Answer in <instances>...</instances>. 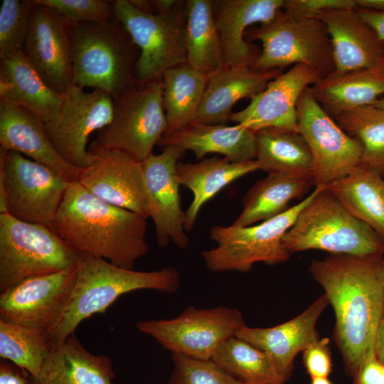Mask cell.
I'll use <instances>...</instances> for the list:
<instances>
[{"label":"cell","mask_w":384,"mask_h":384,"mask_svg":"<svg viewBox=\"0 0 384 384\" xmlns=\"http://www.w3.org/2000/svg\"><path fill=\"white\" fill-rule=\"evenodd\" d=\"M298 132L304 137L314 161L313 184L324 187L362 164L360 141L347 134L316 101L309 87L297 104Z\"/></svg>","instance_id":"cell-13"},{"label":"cell","mask_w":384,"mask_h":384,"mask_svg":"<svg viewBox=\"0 0 384 384\" xmlns=\"http://www.w3.org/2000/svg\"><path fill=\"white\" fill-rule=\"evenodd\" d=\"M282 70H259L252 66L223 67L208 78L194 122L225 124L232 108L241 99L252 98L282 73Z\"/></svg>","instance_id":"cell-24"},{"label":"cell","mask_w":384,"mask_h":384,"mask_svg":"<svg viewBox=\"0 0 384 384\" xmlns=\"http://www.w3.org/2000/svg\"><path fill=\"white\" fill-rule=\"evenodd\" d=\"M114 100L112 119L97 132L88 151L95 155L119 150L142 162L166 128L162 80L136 84Z\"/></svg>","instance_id":"cell-9"},{"label":"cell","mask_w":384,"mask_h":384,"mask_svg":"<svg viewBox=\"0 0 384 384\" xmlns=\"http://www.w3.org/2000/svg\"><path fill=\"white\" fill-rule=\"evenodd\" d=\"M319 18L331 41L334 71L370 67L384 58V41L356 8L330 11Z\"/></svg>","instance_id":"cell-23"},{"label":"cell","mask_w":384,"mask_h":384,"mask_svg":"<svg viewBox=\"0 0 384 384\" xmlns=\"http://www.w3.org/2000/svg\"><path fill=\"white\" fill-rule=\"evenodd\" d=\"M260 169L313 182L314 161L304 137L296 131L266 128L255 132Z\"/></svg>","instance_id":"cell-31"},{"label":"cell","mask_w":384,"mask_h":384,"mask_svg":"<svg viewBox=\"0 0 384 384\" xmlns=\"http://www.w3.org/2000/svg\"><path fill=\"white\" fill-rule=\"evenodd\" d=\"M114 105L113 97L102 90L68 87L58 116L44 123L48 137L65 161L80 169L93 163L95 155L87 146L90 137L110 123Z\"/></svg>","instance_id":"cell-14"},{"label":"cell","mask_w":384,"mask_h":384,"mask_svg":"<svg viewBox=\"0 0 384 384\" xmlns=\"http://www.w3.org/2000/svg\"><path fill=\"white\" fill-rule=\"evenodd\" d=\"M324 188L384 241V178L377 171L362 163Z\"/></svg>","instance_id":"cell-30"},{"label":"cell","mask_w":384,"mask_h":384,"mask_svg":"<svg viewBox=\"0 0 384 384\" xmlns=\"http://www.w3.org/2000/svg\"><path fill=\"white\" fill-rule=\"evenodd\" d=\"M54 10L68 26L100 22L114 18L112 1L36 0Z\"/></svg>","instance_id":"cell-40"},{"label":"cell","mask_w":384,"mask_h":384,"mask_svg":"<svg viewBox=\"0 0 384 384\" xmlns=\"http://www.w3.org/2000/svg\"><path fill=\"white\" fill-rule=\"evenodd\" d=\"M33 2L23 53L45 82L63 94L73 82L69 26L51 8Z\"/></svg>","instance_id":"cell-16"},{"label":"cell","mask_w":384,"mask_h":384,"mask_svg":"<svg viewBox=\"0 0 384 384\" xmlns=\"http://www.w3.org/2000/svg\"><path fill=\"white\" fill-rule=\"evenodd\" d=\"M284 0H216L213 15L219 33L223 67L252 66L260 51L245 34L255 23H267L282 9Z\"/></svg>","instance_id":"cell-20"},{"label":"cell","mask_w":384,"mask_h":384,"mask_svg":"<svg viewBox=\"0 0 384 384\" xmlns=\"http://www.w3.org/2000/svg\"><path fill=\"white\" fill-rule=\"evenodd\" d=\"M247 41H259L262 50L252 67L259 70H282L304 64L322 77L335 70L331 41L319 18L299 16L282 9L270 22L252 26Z\"/></svg>","instance_id":"cell-7"},{"label":"cell","mask_w":384,"mask_h":384,"mask_svg":"<svg viewBox=\"0 0 384 384\" xmlns=\"http://www.w3.org/2000/svg\"><path fill=\"white\" fill-rule=\"evenodd\" d=\"M334 119L361 143L362 163L384 178V110L370 105L343 112Z\"/></svg>","instance_id":"cell-36"},{"label":"cell","mask_w":384,"mask_h":384,"mask_svg":"<svg viewBox=\"0 0 384 384\" xmlns=\"http://www.w3.org/2000/svg\"><path fill=\"white\" fill-rule=\"evenodd\" d=\"M68 26L72 85L102 90L115 100L137 84L134 71L139 50L115 17Z\"/></svg>","instance_id":"cell-4"},{"label":"cell","mask_w":384,"mask_h":384,"mask_svg":"<svg viewBox=\"0 0 384 384\" xmlns=\"http://www.w3.org/2000/svg\"><path fill=\"white\" fill-rule=\"evenodd\" d=\"M321 78V75L309 65H294L253 96L246 107L233 112L230 120L255 133L266 128L298 132L299 100L304 91Z\"/></svg>","instance_id":"cell-17"},{"label":"cell","mask_w":384,"mask_h":384,"mask_svg":"<svg viewBox=\"0 0 384 384\" xmlns=\"http://www.w3.org/2000/svg\"><path fill=\"white\" fill-rule=\"evenodd\" d=\"M310 384H333L329 378H311Z\"/></svg>","instance_id":"cell-48"},{"label":"cell","mask_w":384,"mask_h":384,"mask_svg":"<svg viewBox=\"0 0 384 384\" xmlns=\"http://www.w3.org/2000/svg\"><path fill=\"white\" fill-rule=\"evenodd\" d=\"M147 218L108 203L71 182L51 225L76 252L133 269L149 252Z\"/></svg>","instance_id":"cell-2"},{"label":"cell","mask_w":384,"mask_h":384,"mask_svg":"<svg viewBox=\"0 0 384 384\" xmlns=\"http://www.w3.org/2000/svg\"><path fill=\"white\" fill-rule=\"evenodd\" d=\"M258 169L260 165L256 159L233 162L226 157H213L193 164L178 162L177 180L193 195L185 212L186 231L193 228L201 207L229 183Z\"/></svg>","instance_id":"cell-29"},{"label":"cell","mask_w":384,"mask_h":384,"mask_svg":"<svg viewBox=\"0 0 384 384\" xmlns=\"http://www.w3.org/2000/svg\"><path fill=\"white\" fill-rule=\"evenodd\" d=\"M174 369L168 384H242L214 361L172 353Z\"/></svg>","instance_id":"cell-39"},{"label":"cell","mask_w":384,"mask_h":384,"mask_svg":"<svg viewBox=\"0 0 384 384\" xmlns=\"http://www.w3.org/2000/svg\"><path fill=\"white\" fill-rule=\"evenodd\" d=\"M328 304L327 297L323 294L291 320L267 328L245 325L235 336L265 352L287 382L291 377L297 355L319 338L316 324Z\"/></svg>","instance_id":"cell-21"},{"label":"cell","mask_w":384,"mask_h":384,"mask_svg":"<svg viewBox=\"0 0 384 384\" xmlns=\"http://www.w3.org/2000/svg\"><path fill=\"white\" fill-rule=\"evenodd\" d=\"M64 93L52 90L23 51L0 57V100L21 107L43 123L58 114Z\"/></svg>","instance_id":"cell-25"},{"label":"cell","mask_w":384,"mask_h":384,"mask_svg":"<svg viewBox=\"0 0 384 384\" xmlns=\"http://www.w3.org/2000/svg\"><path fill=\"white\" fill-rule=\"evenodd\" d=\"M290 254L309 250L361 257L384 255V241L324 187L302 209L283 238Z\"/></svg>","instance_id":"cell-5"},{"label":"cell","mask_w":384,"mask_h":384,"mask_svg":"<svg viewBox=\"0 0 384 384\" xmlns=\"http://www.w3.org/2000/svg\"><path fill=\"white\" fill-rule=\"evenodd\" d=\"M321 188L315 186L299 203L258 225L213 226L210 238L217 245L202 252L207 268L214 272H246L257 262L276 265L288 260L291 254L284 243V236Z\"/></svg>","instance_id":"cell-6"},{"label":"cell","mask_w":384,"mask_h":384,"mask_svg":"<svg viewBox=\"0 0 384 384\" xmlns=\"http://www.w3.org/2000/svg\"><path fill=\"white\" fill-rule=\"evenodd\" d=\"M374 353L377 358L384 364V315L377 332Z\"/></svg>","instance_id":"cell-46"},{"label":"cell","mask_w":384,"mask_h":384,"mask_svg":"<svg viewBox=\"0 0 384 384\" xmlns=\"http://www.w3.org/2000/svg\"><path fill=\"white\" fill-rule=\"evenodd\" d=\"M245 323L238 309L188 307L171 319L139 321V331L153 337L171 353L201 360H210L216 350L235 336Z\"/></svg>","instance_id":"cell-12"},{"label":"cell","mask_w":384,"mask_h":384,"mask_svg":"<svg viewBox=\"0 0 384 384\" xmlns=\"http://www.w3.org/2000/svg\"><path fill=\"white\" fill-rule=\"evenodd\" d=\"M70 183L19 152L0 150V213L51 228Z\"/></svg>","instance_id":"cell-11"},{"label":"cell","mask_w":384,"mask_h":384,"mask_svg":"<svg viewBox=\"0 0 384 384\" xmlns=\"http://www.w3.org/2000/svg\"><path fill=\"white\" fill-rule=\"evenodd\" d=\"M175 146H167L160 154H151L142 163L146 186L149 217L154 221L160 247L170 242L186 249L188 238L184 227L185 212L181 206L176 166L183 155Z\"/></svg>","instance_id":"cell-18"},{"label":"cell","mask_w":384,"mask_h":384,"mask_svg":"<svg viewBox=\"0 0 384 384\" xmlns=\"http://www.w3.org/2000/svg\"><path fill=\"white\" fill-rule=\"evenodd\" d=\"M314 186L308 179L268 174L257 181L242 200V210L233 224L245 227L274 218L289 209V203L302 197Z\"/></svg>","instance_id":"cell-32"},{"label":"cell","mask_w":384,"mask_h":384,"mask_svg":"<svg viewBox=\"0 0 384 384\" xmlns=\"http://www.w3.org/2000/svg\"><path fill=\"white\" fill-rule=\"evenodd\" d=\"M51 346L44 332L0 319V358L36 378Z\"/></svg>","instance_id":"cell-37"},{"label":"cell","mask_w":384,"mask_h":384,"mask_svg":"<svg viewBox=\"0 0 384 384\" xmlns=\"http://www.w3.org/2000/svg\"><path fill=\"white\" fill-rule=\"evenodd\" d=\"M303 361L311 378H328L332 368L329 339L319 338L310 344L303 351Z\"/></svg>","instance_id":"cell-42"},{"label":"cell","mask_w":384,"mask_h":384,"mask_svg":"<svg viewBox=\"0 0 384 384\" xmlns=\"http://www.w3.org/2000/svg\"><path fill=\"white\" fill-rule=\"evenodd\" d=\"M33 0H3L0 7V57L23 51Z\"/></svg>","instance_id":"cell-38"},{"label":"cell","mask_w":384,"mask_h":384,"mask_svg":"<svg viewBox=\"0 0 384 384\" xmlns=\"http://www.w3.org/2000/svg\"><path fill=\"white\" fill-rule=\"evenodd\" d=\"M355 8V0H284L282 9L291 14L319 18L330 11Z\"/></svg>","instance_id":"cell-41"},{"label":"cell","mask_w":384,"mask_h":384,"mask_svg":"<svg viewBox=\"0 0 384 384\" xmlns=\"http://www.w3.org/2000/svg\"><path fill=\"white\" fill-rule=\"evenodd\" d=\"M359 14L378 32L384 41V12H376L356 8Z\"/></svg>","instance_id":"cell-45"},{"label":"cell","mask_w":384,"mask_h":384,"mask_svg":"<svg viewBox=\"0 0 384 384\" xmlns=\"http://www.w3.org/2000/svg\"><path fill=\"white\" fill-rule=\"evenodd\" d=\"M309 90L334 119L348 110L373 105L384 95V58L370 67L334 71L319 79Z\"/></svg>","instance_id":"cell-26"},{"label":"cell","mask_w":384,"mask_h":384,"mask_svg":"<svg viewBox=\"0 0 384 384\" xmlns=\"http://www.w3.org/2000/svg\"><path fill=\"white\" fill-rule=\"evenodd\" d=\"M30 375L6 360L0 361V384H29Z\"/></svg>","instance_id":"cell-44"},{"label":"cell","mask_w":384,"mask_h":384,"mask_svg":"<svg viewBox=\"0 0 384 384\" xmlns=\"http://www.w3.org/2000/svg\"><path fill=\"white\" fill-rule=\"evenodd\" d=\"M373 105L378 107H379V108H381V109L384 110V97L380 98L379 100H378Z\"/></svg>","instance_id":"cell-49"},{"label":"cell","mask_w":384,"mask_h":384,"mask_svg":"<svg viewBox=\"0 0 384 384\" xmlns=\"http://www.w3.org/2000/svg\"><path fill=\"white\" fill-rule=\"evenodd\" d=\"M114 17L139 50L134 76L137 84L162 80L164 72L187 63L184 44L186 1L167 13H150L131 0L112 1Z\"/></svg>","instance_id":"cell-10"},{"label":"cell","mask_w":384,"mask_h":384,"mask_svg":"<svg viewBox=\"0 0 384 384\" xmlns=\"http://www.w3.org/2000/svg\"><path fill=\"white\" fill-rule=\"evenodd\" d=\"M78 182L108 203L149 217L142 163L124 151L95 154L93 163L82 169Z\"/></svg>","instance_id":"cell-19"},{"label":"cell","mask_w":384,"mask_h":384,"mask_svg":"<svg viewBox=\"0 0 384 384\" xmlns=\"http://www.w3.org/2000/svg\"><path fill=\"white\" fill-rule=\"evenodd\" d=\"M309 272L334 309V337L353 378L374 352L384 315V257L331 255L313 260Z\"/></svg>","instance_id":"cell-1"},{"label":"cell","mask_w":384,"mask_h":384,"mask_svg":"<svg viewBox=\"0 0 384 384\" xmlns=\"http://www.w3.org/2000/svg\"><path fill=\"white\" fill-rule=\"evenodd\" d=\"M207 80L206 76L187 63L164 72L163 106L166 128L163 136L174 134L195 122Z\"/></svg>","instance_id":"cell-33"},{"label":"cell","mask_w":384,"mask_h":384,"mask_svg":"<svg viewBox=\"0 0 384 384\" xmlns=\"http://www.w3.org/2000/svg\"><path fill=\"white\" fill-rule=\"evenodd\" d=\"M158 146H175L190 150L198 160L210 153L220 154L233 162L255 159V133L240 124H208L193 122L169 136H163Z\"/></svg>","instance_id":"cell-28"},{"label":"cell","mask_w":384,"mask_h":384,"mask_svg":"<svg viewBox=\"0 0 384 384\" xmlns=\"http://www.w3.org/2000/svg\"><path fill=\"white\" fill-rule=\"evenodd\" d=\"M81 255L51 228L0 213V292L76 265Z\"/></svg>","instance_id":"cell-8"},{"label":"cell","mask_w":384,"mask_h":384,"mask_svg":"<svg viewBox=\"0 0 384 384\" xmlns=\"http://www.w3.org/2000/svg\"><path fill=\"white\" fill-rule=\"evenodd\" d=\"M211 360L242 384H284L272 361L263 351L233 336Z\"/></svg>","instance_id":"cell-35"},{"label":"cell","mask_w":384,"mask_h":384,"mask_svg":"<svg viewBox=\"0 0 384 384\" xmlns=\"http://www.w3.org/2000/svg\"><path fill=\"white\" fill-rule=\"evenodd\" d=\"M180 282V273L173 267L137 271L82 254L71 294L58 319L45 332L47 340L51 347L61 344L82 321L95 314L105 313L126 293L141 289L174 293Z\"/></svg>","instance_id":"cell-3"},{"label":"cell","mask_w":384,"mask_h":384,"mask_svg":"<svg viewBox=\"0 0 384 384\" xmlns=\"http://www.w3.org/2000/svg\"><path fill=\"white\" fill-rule=\"evenodd\" d=\"M353 384H384V364L371 353L353 377Z\"/></svg>","instance_id":"cell-43"},{"label":"cell","mask_w":384,"mask_h":384,"mask_svg":"<svg viewBox=\"0 0 384 384\" xmlns=\"http://www.w3.org/2000/svg\"><path fill=\"white\" fill-rule=\"evenodd\" d=\"M357 9L384 12V0H355Z\"/></svg>","instance_id":"cell-47"},{"label":"cell","mask_w":384,"mask_h":384,"mask_svg":"<svg viewBox=\"0 0 384 384\" xmlns=\"http://www.w3.org/2000/svg\"><path fill=\"white\" fill-rule=\"evenodd\" d=\"M213 4L211 0L186 1L184 44L187 63L207 78L223 67Z\"/></svg>","instance_id":"cell-34"},{"label":"cell","mask_w":384,"mask_h":384,"mask_svg":"<svg viewBox=\"0 0 384 384\" xmlns=\"http://www.w3.org/2000/svg\"><path fill=\"white\" fill-rule=\"evenodd\" d=\"M0 150L19 152L69 182L78 181L82 170L60 155L46 132L44 123L38 117L3 100H0Z\"/></svg>","instance_id":"cell-22"},{"label":"cell","mask_w":384,"mask_h":384,"mask_svg":"<svg viewBox=\"0 0 384 384\" xmlns=\"http://www.w3.org/2000/svg\"><path fill=\"white\" fill-rule=\"evenodd\" d=\"M78 270V263L58 272L26 279L1 292L0 319L45 333L63 311Z\"/></svg>","instance_id":"cell-15"},{"label":"cell","mask_w":384,"mask_h":384,"mask_svg":"<svg viewBox=\"0 0 384 384\" xmlns=\"http://www.w3.org/2000/svg\"><path fill=\"white\" fill-rule=\"evenodd\" d=\"M112 360L87 351L75 334L52 347L39 374L29 384H112Z\"/></svg>","instance_id":"cell-27"}]
</instances>
